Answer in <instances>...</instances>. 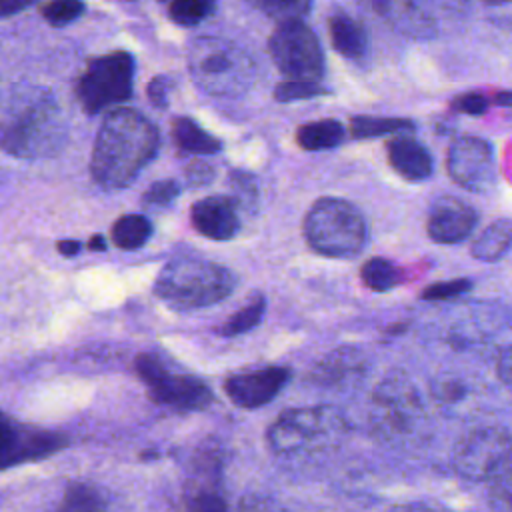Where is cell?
<instances>
[{
    "mask_svg": "<svg viewBox=\"0 0 512 512\" xmlns=\"http://www.w3.org/2000/svg\"><path fill=\"white\" fill-rule=\"evenodd\" d=\"M160 146L156 126L134 108L110 110L94 138L90 174L106 190L130 186Z\"/></svg>",
    "mask_w": 512,
    "mask_h": 512,
    "instance_id": "6da1fadb",
    "label": "cell"
},
{
    "mask_svg": "<svg viewBox=\"0 0 512 512\" xmlns=\"http://www.w3.org/2000/svg\"><path fill=\"white\" fill-rule=\"evenodd\" d=\"M66 142V120L54 94L22 84L6 98L2 112V148L18 158H48Z\"/></svg>",
    "mask_w": 512,
    "mask_h": 512,
    "instance_id": "7a4b0ae2",
    "label": "cell"
},
{
    "mask_svg": "<svg viewBox=\"0 0 512 512\" xmlns=\"http://www.w3.org/2000/svg\"><path fill=\"white\" fill-rule=\"evenodd\" d=\"M348 432L344 414L332 406L284 410L268 428L266 442L274 456L302 462L334 450Z\"/></svg>",
    "mask_w": 512,
    "mask_h": 512,
    "instance_id": "3957f363",
    "label": "cell"
},
{
    "mask_svg": "<svg viewBox=\"0 0 512 512\" xmlns=\"http://www.w3.org/2000/svg\"><path fill=\"white\" fill-rule=\"evenodd\" d=\"M236 276L210 260L180 256L170 260L154 282V294L172 310L190 312L212 306L232 294Z\"/></svg>",
    "mask_w": 512,
    "mask_h": 512,
    "instance_id": "277c9868",
    "label": "cell"
},
{
    "mask_svg": "<svg viewBox=\"0 0 512 512\" xmlns=\"http://www.w3.org/2000/svg\"><path fill=\"white\" fill-rule=\"evenodd\" d=\"M368 422L382 442L410 446L426 432V408L414 384L400 372L388 374L372 392Z\"/></svg>",
    "mask_w": 512,
    "mask_h": 512,
    "instance_id": "5b68a950",
    "label": "cell"
},
{
    "mask_svg": "<svg viewBox=\"0 0 512 512\" xmlns=\"http://www.w3.org/2000/svg\"><path fill=\"white\" fill-rule=\"evenodd\" d=\"M188 70L204 92L228 96L250 86L254 60L226 38L200 36L188 48Z\"/></svg>",
    "mask_w": 512,
    "mask_h": 512,
    "instance_id": "8992f818",
    "label": "cell"
},
{
    "mask_svg": "<svg viewBox=\"0 0 512 512\" xmlns=\"http://www.w3.org/2000/svg\"><path fill=\"white\" fill-rule=\"evenodd\" d=\"M304 236L314 252L328 258H348L364 248L366 220L352 202L324 196L306 212Z\"/></svg>",
    "mask_w": 512,
    "mask_h": 512,
    "instance_id": "52a82bcc",
    "label": "cell"
},
{
    "mask_svg": "<svg viewBox=\"0 0 512 512\" xmlns=\"http://www.w3.org/2000/svg\"><path fill=\"white\" fill-rule=\"evenodd\" d=\"M134 370L144 382L150 400L160 406L178 412H196L206 410L214 402V394L202 378L178 370L174 372L158 354H138Z\"/></svg>",
    "mask_w": 512,
    "mask_h": 512,
    "instance_id": "ba28073f",
    "label": "cell"
},
{
    "mask_svg": "<svg viewBox=\"0 0 512 512\" xmlns=\"http://www.w3.org/2000/svg\"><path fill=\"white\" fill-rule=\"evenodd\" d=\"M134 58L126 50H114L90 58L76 80V98L84 112L96 114L132 96Z\"/></svg>",
    "mask_w": 512,
    "mask_h": 512,
    "instance_id": "9c48e42d",
    "label": "cell"
},
{
    "mask_svg": "<svg viewBox=\"0 0 512 512\" xmlns=\"http://www.w3.org/2000/svg\"><path fill=\"white\" fill-rule=\"evenodd\" d=\"M512 464V436L500 426H482L468 432L454 448L452 466L470 482L490 484Z\"/></svg>",
    "mask_w": 512,
    "mask_h": 512,
    "instance_id": "30bf717a",
    "label": "cell"
},
{
    "mask_svg": "<svg viewBox=\"0 0 512 512\" xmlns=\"http://www.w3.org/2000/svg\"><path fill=\"white\" fill-rule=\"evenodd\" d=\"M270 56L286 80L320 82L324 54L312 28L302 18L278 22L268 40Z\"/></svg>",
    "mask_w": 512,
    "mask_h": 512,
    "instance_id": "8fae6325",
    "label": "cell"
},
{
    "mask_svg": "<svg viewBox=\"0 0 512 512\" xmlns=\"http://www.w3.org/2000/svg\"><path fill=\"white\" fill-rule=\"evenodd\" d=\"M446 168L450 178L470 192H486L496 182L494 150L478 136L456 138L448 150Z\"/></svg>",
    "mask_w": 512,
    "mask_h": 512,
    "instance_id": "7c38bea8",
    "label": "cell"
},
{
    "mask_svg": "<svg viewBox=\"0 0 512 512\" xmlns=\"http://www.w3.org/2000/svg\"><path fill=\"white\" fill-rule=\"evenodd\" d=\"M68 444L66 436L54 430L30 426L2 416V468L42 460L56 454Z\"/></svg>",
    "mask_w": 512,
    "mask_h": 512,
    "instance_id": "4fadbf2b",
    "label": "cell"
},
{
    "mask_svg": "<svg viewBox=\"0 0 512 512\" xmlns=\"http://www.w3.org/2000/svg\"><path fill=\"white\" fill-rule=\"evenodd\" d=\"M288 380L290 370L286 366H264L230 374L224 380V392L234 406L254 410L272 402Z\"/></svg>",
    "mask_w": 512,
    "mask_h": 512,
    "instance_id": "5bb4252c",
    "label": "cell"
},
{
    "mask_svg": "<svg viewBox=\"0 0 512 512\" xmlns=\"http://www.w3.org/2000/svg\"><path fill=\"white\" fill-rule=\"evenodd\" d=\"M478 224L472 206L454 196L438 198L428 214V236L440 244H458L466 240Z\"/></svg>",
    "mask_w": 512,
    "mask_h": 512,
    "instance_id": "9a60e30c",
    "label": "cell"
},
{
    "mask_svg": "<svg viewBox=\"0 0 512 512\" xmlns=\"http://www.w3.org/2000/svg\"><path fill=\"white\" fill-rule=\"evenodd\" d=\"M190 220L198 234L216 242L230 240L240 230L238 204L230 196H206L194 202Z\"/></svg>",
    "mask_w": 512,
    "mask_h": 512,
    "instance_id": "2e32d148",
    "label": "cell"
},
{
    "mask_svg": "<svg viewBox=\"0 0 512 512\" xmlns=\"http://www.w3.org/2000/svg\"><path fill=\"white\" fill-rule=\"evenodd\" d=\"M386 154L396 174H400L406 180L420 182L432 174L434 164H432L430 152L426 150L424 144H420L410 136L392 138L386 146Z\"/></svg>",
    "mask_w": 512,
    "mask_h": 512,
    "instance_id": "e0dca14e",
    "label": "cell"
},
{
    "mask_svg": "<svg viewBox=\"0 0 512 512\" xmlns=\"http://www.w3.org/2000/svg\"><path fill=\"white\" fill-rule=\"evenodd\" d=\"M366 360L356 348H338L326 354L310 372V380L318 386H342L356 380L364 372Z\"/></svg>",
    "mask_w": 512,
    "mask_h": 512,
    "instance_id": "ac0fdd59",
    "label": "cell"
},
{
    "mask_svg": "<svg viewBox=\"0 0 512 512\" xmlns=\"http://www.w3.org/2000/svg\"><path fill=\"white\" fill-rule=\"evenodd\" d=\"M374 8L386 18L398 32L412 38H430L436 32V24L418 4L412 2H378Z\"/></svg>",
    "mask_w": 512,
    "mask_h": 512,
    "instance_id": "d6986e66",
    "label": "cell"
},
{
    "mask_svg": "<svg viewBox=\"0 0 512 512\" xmlns=\"http://www.w3.org/2000/svg\"><path fill=\"white\" fill-rule=\"evenodd\" d=\"M328 34L334 50L344 58L358 60L366 54L368 38L364 26L344 10H336L330 14Z\"/></svg>",
    "mask_w": 512,
    "mask_h": 512,
    "instance_id": "ffe728a7",
    "label": "cell"
},
{
    "mask_svg": "<svg viewBox=\"0 0 512 512\" xmlns=\"http://www.w3.org/2000/svg\"><path fill=\"white\" fill-rule=\"evenodd\" d=\"M172 140L174 144L188 154H196V156H210L222 150V142L212 136L210 132H206L200 124H196L192 118L186 116H178L172 120Z\"/></svg>",
    "mask_w": 512,
    "mask_h": 512,
    "instance_id": "44dd1931",
    "label": "cell"
},
{
    "mask_svg": "<svg viewBox=\"0 0 512 512\" xmlns=\"http://www.w3.org/2000/svg\"><path fill=\"white\" fill-rule=\"evenodd\" d=\"M346 132L344 126L338 120L326 118V120H314L298 126L296 130V144L306 152H318V150H330L342 144Z\"/></svg>",
    "mask_w": 512,
    "mask_h": 512,
    "instance_id": "7402d4cb",
    "label": "cell"
},
{
    "mask_svg": "<svg viewBox=\"0 0 512 512\" xmlns=\"http://www.w3.org/2000/svg\"><path fill=\"white\" fill-rule=\"evenodd\" d=\"M512 248V222L496 220L472 244V256L482 262H496Z\"/></svg>",
    "mask_w": 512,
    "mask_h": 512,
    "instance_id": "603a6c76",
    "label": "cell"
},
{
    "mask_svg": "<svg viewBox=\"0 0 512 512\" xmlns=\"http://www.w3.org/2000/svg\"><path fill=\"white\" fill-rule=\"evenodd\" d=\"M112 244L120 250H138L152 236V224L142 214H124L120 216L110 230Z\"/></svg>",
    "mask_w": 512,
    "mask_h": 512,
    "instance_id": "cb8c5ba5",
    "label": "cell"
},
{
    "mask_svg": "<svg viewBox=\"0 0 512 512\" xmlns=\"http://www.w3.org/2000/svg\"><path fill=\"white\" fill-rule=\"evenodd\" d=\"M108 502L100 488L86 482H72L54 512H106Z\"/></svg>",
    "mask_w": 512,
    "mask_h": 512,
    "instance_id": "d4e9b609",
    "label": "cell"
},
{
    "mask_svg": "<svg viewBox=\"0 0 512 512\" xmlns=\"http://www.w3.org/2000/svg\"><path fill=\"white\" fill-rule=\"evenodd\" d=\"M266 312V298L264 294L260 292H254L240 310H236L220 328L218 332L226 338H232V336H240V334H246L250 332L252 328H256L262 320Z\"/></svg>",
    "mask_w": 512,
    "mask_h": 512,
    "instance_id": "484cf974",
    "label": "cell"
},
{
    "mask_svg": "<svg viewBox=\"0 0 512 512\" xmlns=\"http://www.w3.org/2000/svg\"><path fill=\"white\" fill-rule=\"evenodd\" d=\"M360 278L366 288L374 292H386L402 282V270L394 262L382 256H374L362 264Z\"/></svg>",
    "mask_w": 512,
    "mask_h": 512,
    "instance_id": "4316f807",
    "label": "cell"
},
{
    "mask_svg": "<svg viewBox=\"0 0 512 512\" xmlns=\"http://www.w3.org/2000/svg\"><path fill=\"white\" fill-rule=\"evenodd\" d=\"M412 122L404 118H384V116H354L350 120V136L356 140L376 138L384 134L412 130Z\"/></svg>",
    "mask_w": 512,
    "mask_h": 512,
    "instance_id": "83f0119b",
    "label": "cell"
},
{
    "mask_svg": "<svg viewBox=\"0 0 512 512\" xmlns=\"http://www.w3.org/2000/svg\"><path fill=\"white\" fill-rule=\"evenodd\" d=\"M186 512H228L212 476L192 482L186 492Z\"/></svg>",
    "mask_w": 512,
    "mask_h": 512,
    "instance_id": "f1b7e54d",
    "label": "cell"
},
{
    "mask_svg": "<svg viewBox=\"0 0 512 512\" xmlns=\"http://www.w3.org/2000/svg\"><path fill=\"white\" fill-rule=\"evenodd\" d=\"M216 10L214 2L208 0H174L168 4V16L178 26H198Z\"/></svg>",
    "mask_w": 512,
    "mask_h": 512,
    "instance_id": "f546056e",
    "label": "cell"
},
{
    "mask_svg": "<svg viewBox=\"0 0 512 512\" xmlns=\"http://www.w3.org/2000/svg\"><path fill=\"white\" fill-rule=\"evenodd\" d=\"M328 94V90L314 80H282L274 88V98L278 102H294V100H308Z\"/></svg>",
    "mask_w": 512,
    "mask_h": 512,
    "instance_id": "4dcf8cb0",
    "label": "cell"
},
{
    "mask_svg": "<svg viewBox=\"0 0 512 512\" xmlns=\"http://www.w3.org/2000/svg\"><path fill=\"white\" fill-rule=\"evenodd\" d=\"M84 8L86 6L76 0H58V2H44V4H40L38 10L50 26L62 28V26H68L70 22H74L84 12Z\"/></svg>",
    "mask_w": 512,
    "mask_h": 512,
    "instance_id": "1f68e13d",
    "label": "cell"
},
{
    "mask_svg": "<svg viewBox=\"0 0 512 512\" xmlns=\"http://www.w3.org/2000/svg\"><path fill=\"white\" fill-rule=\"evenodd\" d=\"M490 512H512V464L488 484Z\"/></svg>",
    "mask_w": 512,
    "mask_h": 512,
    "instance_id": "d6a6232c",
    "label": "cell"
},
{
    "mask_svg": "<svg viewBox=\"0 0 512 512\" xmlns=\"http://www.w3.org/2000/svg\"><path fill=\"white\" fill-rule=\"evenodd\" d=\"M254 6L260 8L262 12H266L268 16L278 18L280 22L292 20V18H302L310 10L308 2H282V0H258V2H254Z\"/></svg>",
    "mask_w": 512,
    "mask_h": 512,
    "instance_id": "836d02e7",
    "label": "cell"
},
{
    "mask_svg": "<svg viewBox=\"0 0 512 512\" xmlns=\"http://www.w3.org/2000/svg\"><path fill=\"white\" fill-rule=\"evenodd\" d=\"M180 194V186L176 180H158L148 186V190L142 196V202L146 206H168L176 196Z\"/></svg>",
    "mask_w": 512,
    "mask_h": 512,
    "instance_id": "e575fe53",
    "label": "cell"
},
{
    "mask_svg": "<svg viewBox=\"0 0 512 512\" xmlns=\"http://www.w3.org/2000/svg\"><path fill=\"white\" fill-rule=\"evenodd\" d=\"M236 512H292V510L272 496L248 494L238 502Z\"/></svg>",
    "mask_w": 512,
    "mask_h": 512,
    "instance_id": "d590c367",
    "label": "cell"
},
{
    "mask_svg": "<svg viewBox=\"0 0 512 512\" xmlns=\"http://www.w3.org/2000/svg\"><path fill=\"white\" fill-rule=\"evenodd\" d=\"M230 184H232V190L236 192L234 194V200L238 206L242 204H254L256 200V180L252 174L248 172H230Z\"/></svg>",
    "mask_w": 512,
    "mask_h": 512,
    "instance_id": "8d00e7d4",
    "label": "cell"
},
{
    "mask_svg": "<svg viewBox=\"0 0 512 512\" xmlns=\"http://www.w3.org/2000/svg\"><path fill=\"white\" fill-rule=\"evenodd\" d=\"M468 286H470L468 280L438 282V284L428 286V288L422 292V298H424V300H446V298H454V296L466 292Z\"/></svg>",
    "mask_w": 512,
    "mask_h": 512,
    "instance_id": "74e56055",
    "label": "cell"
},
{
    "mask_svg": "<svg viewBox=\"0 0 512 512\" xmlns=\"http://www.w3.org/2000/svg\"><path fill=\"white\" fill-rule=\"evenodd\" d=\"M184 176L190 186H206L214 180V168L204 160H192L190 164H186Z\"/></svg>",
    "mask_w": 512,
    "mask_h": 512,
    "instance_id": "f35d334b",
    "label": "cell"
},
{
    "mask_svg": "<svg viewBox=\"0 0 512 512\" xmlns=\"http://www.w3.org/2000/svg\"><path fill=\"white\" fill-rule=\"evenodd\" d=\"M148 98L156 108H166L168 106V90H170V82L166 76H154L148 82Z\"/></svg>",
    "mask_w": 512,
    "mask_h": 512,
    "instance_id": "ab89813d",
    "label": "cell"
},
{
    "mask_svg": "<svg viewBox=\"0 0 512 512\" xmlns=\"http://www.w3.org/2000/svg\"><path fill=\"white\" fill-rule=\"evenodd\" d=\"M452 106L464 114H482L488 106V100L482 94H464L456 98Z\"/></svg>",
    "mask_w": 512,
    "mask_h": 512,
    "instance_id": "60d3db41",
    "label": "cell"
},
{
    "mask_svg": "<svg viewBox=\"0 0 512 512\" xmlns=\"http://www.w3.org/2000/svg\"><path fill=\"white\" fill-rule=\"evenodd\" d=\"M496 372L498 378L506 384L512 386V346H506L500 356H498V364H496Z\"/></svg>",
    "mask_w": 512,
    "mask_h": 512,
    "instance_id": "b9f144b4",
    "label": "cell"
},
{
    "mask_svg": "<svg viewBox=\"0 0 512 512\" xmlns=\"http://www.w3.org/2000/svg\"><path fill=\"white\" fill-rule=\"evenodd\" d=\"M56 250H58L62 256H76V254L82 250V244H80L78 240H58Z\"/></svg>",
    "mask_w": 512,
    "mask_h": 512,
    "instance_id": "7bdbcfd3",
    "label": "cell"
},
{
    "mask_svg": "<svg viewBox=\"0 0 512 512\" xmlns=\"http://www.w3.org/2000/svg\"><path fill=\"white\" fill-rule=\"evenodd\" d=\"M388 512H438L436 508L428 506V504H418V502H410V504H402V506H396Z\"/></svg>",
    "mask_w": 512,
    "mask_h": 512,
    "instance_id": "ee69618b",
    "label": "cell"
},
{
    "mask_svg": "<svg viewBox=\"0 0 512 512\" xmlns=\"http://www.w3.org/2000/svg\"><path fill=\"white\" fill-rule=\"evenodd\" d=\"M86 248L88 250H98V252H104L106 250V240L100 236V234H94V236H90V240H88V244H86Z\"/></svg>",
    "mask_w": 512,
    "mask_h": 512,
    "instance_id": "f6af8a7d",
    "label": "cell"
},
{
    "mask_svg": "<svg viewBox=\"0 0 512 512\" xmlns=\"http://www.w3.org/2000/svg\"><path fill=\"white\" fill-rule=\"evenodd\" d=\"M26 6H28L26 2H8V4H4V6H2V16H4V18H8V16H12L14 12L24 10Z\"/></svg>",
    "mask_w": 512,
    "mask_h": 512,
    "instance_id": "bcb514c9",
    "label": "cell"
},
{
    "mask_svg": "<svg viewBox=\"0 0 512 512\" xmlns=\"http://www.w3.org/2000/svg\"><path fill=\"white\" fill-rule=\"evenodd\" d=\"M498 102H500V104H508V106H512V92L500 94V96H498Z\"/></svg>",
    "mask_w": 512,
    "mask_h": 512,
    "instance_id": "7dc6e473",
    "label": "cell"
}]
</instances>
